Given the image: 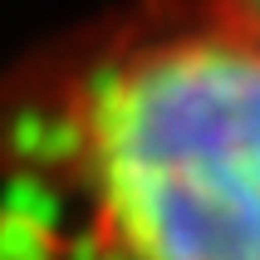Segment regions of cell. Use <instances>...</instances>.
Returning <instances> with one entry per match:
<instances>
[{
  "label": "cell",
  "instance_id": "1",
  "mask_svg": "<svg viewBox=\"0 0 260 260\" xmlns=\"http://www.w3.org/2000/svg\"><path fill=\"white\" fill-rule=\"evenodd\" d=\"M99 260H260V35L211 10L118 44L64 108Z\"/></svg>",
  "mask_w": 260,
  "mask_h": 260
},
{
  "label": "cell",
  "instance_id": "2",
  "mask_svg": "<svg viewBox=\"0 0 260 260\" xmlns=\"http://www.w3.org/2000/svg\"><path fill=\"white\" fill-rule=\"evenodd\" d=\"M216 10H226L231 20H241L246 29L260 35V0H216Z\"/></svg>",
  "mask_w": 260,
  "mask_h": 260
}]
</instances>
